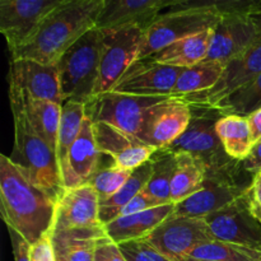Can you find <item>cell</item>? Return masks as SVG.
<instances>
[{
  "mask_svg": "<svg viewBox=\"0 0 261 261\" xmlns=\"http://www.w3.org/2000/svg\"><path fill=\"white\" fill-rule=\"evenodd\" d=\"M261 73V36L242 55L226 63L222 76L213 88L188 96L177 97L188 105L216 107L232 93L239 91Z\"/></svg>",
  "mask_w": 261,
  "mask_h": 261,
  "instance_id": "7c38bea8",
  "label": "cell"
},
{
  "mask_svg": "<svg viewBox=\"0 0 261 261\" xmlns=\"http://www.w3.org/2000/svg\"><path fill=\"white\" fill-rule=\"evenodd\" d=\"M185 261H217V260H196V259H191V257H186Z\"/></svg>",
  "mask_w": 261,
  "mask_h": 261,
  "instance_id": "7dc6e473",
  "label": "cell"
},
{
  "mask_svg": "<svg viewBox=\"0 0 261 261\" xmlns=\"http://www.w3.org/2000/svg\"><path fill=\"white\" fill-rule=\"evenodd\" d=\"M261 36V17L256 14H223L213 28L205 60L226 64L246 53Z\"/></svg>",
  "mask_w": 261,
  "mask_h": 261,
  "instance_id": "8fae6325",
  "label": "cell"
},
{
  "mask_svg": "<svg viewBox=\"0 0 261 261\" xmlns=\"http://www.w3.org/2000/svg\"><path fill=\"white\" fill-rule=\"evenodd\" d=\"M0 211L8 228L33 245L54 231L56 200L27 180L9 155H0Z\"/></svg>",
  "mask_w": 261,
  "mask_h": 261,
  "instance_id": "6da1fadb",
  "label": "cell"
},
{
  "mask_svg": "<svg viewBox=\"0 0 261 261\" xmlns=\"http://www.w3.org/2000/svg\"><path fill=\"white\" fill-rule=\"evenodd\" d=\"M191 121L177 140L162 150L172 154L189 153L205 168L206 176L236 178L242 162L229 158L217 133V122L223 115L216 107L189 105Z\"/></svg>",
  "mask_w": 261,
  "mask_h": 261,
  "instance_id": "277c9868",
  "label": "cell"
},
{
  "mask_svg": "<svg viewBox=\"0 0 261 261\" xmlns=\"http://www.w3.org/2000/svg\"><path fill=\"white\" fill-rule=\"evenodd\" d=\"M256 15H260L261 17V7H260V9H259V12H257V14Z\"/></svg>",
  "mask_w": 261,
  "mask_h": 261,
  "instance_id": "c3c4849f",
  "label": "cell"
},
{
  "mask_svg": "<svg viewBox=\"0 0 261 261\" xmlns=\"http://www.w3.org/2000/svg\"><path fill=\"white\" fill-rule=\"evenodd\" d=\"M150 161L153 162V172L143 193L160 205L171 204V182L176 168L175 154L158 149Z\"/></svg>",
  "mask_w": 261,
  "mask_h": 261,
  "instance_id": "f546056e",
  "label": "cell"
},
{
  "mask_svg": "<svg viewBox=\"0 0 261 261\" xmlns=\"http://www.w3.org/2000/svg\"><path fill=\"white\" fill-rule=\"evenodd\" d=\"M86 116V105L82 103V102L66 101L63 105L60 129H59L58 137V148H56V155H58L60 171L65 163L71 145L74 144L79 133H81Z\"/></svg>",
  "mask_w": 261,
  "mask_h": 261,
  "instance_id": "1f68e13d",
  "label": "cell"
},
{
  "mask_svg": "<svg viewBox=\"0 0 261 261\" xmlns=\"http://www.w3.org/2000/svg\"><path fill=\"white\" fill-rule=\"evenodd\" d=\"M102 5L103 0H64L10 59L56 65L82 36L96 27Z\"/></svg>",
  "mask_w": 261,
  "mask_h": 261,
  "instance_id": "7a4b0ae2",
  "label": "cell"
},
{
  "mask_svg": "<svg viewBox=\"0 0 261 261\" xmlns=\"http://www.w3.org/2000/svg\"><path fill=\"white\" fill-rule=\"evenodd\" d=\"M249 194H250V193H249ZM250 203H251V209H252V212H254L255 216H256L257 219H259V221L261 222V206L257 205V204H255L254 201L251 200V198H250Z\"/></svg>",
  "mask_w": 261,
  "mask_h": 261,
  "instance_id": "bcb514c9",
  "label": "cell"
},
{
  "mask_svg": "<svg viewBox=\"0 0 261 261\" xmlns=\"http://www.w3.org/2000/svg\"><path fill=\"white\" fill-rule=\"evenodd\" d=\"M212 36L213 28L188 36L153 54L149 58L166 65L190 68L205 60L211 47Z\"/></svg>",
  "mask_w": 261,
  "mask_h": 261,
  "instance_id": "cb8c5ba5",
  "label": "cell"
},
{
  "mask_svg": "<svg viewBox=\"0 0 261 261\" xmlns=\"http://www.w3.org/2000/svg\"><path fill=\"white\" fill-rule=\"evenodd\" d=\"M216 109L222 115H239L249 117L261 109V73L256 78L219 102Z\"/></svg>",
  "mask_w": 261,
  "mask_h": 261,
  "instance_id": "836d02e7",
  "label": "cell"
},
{
  "mask_svg": "<svg viewBox=\"0 0 261 261\" xmlns=\"http://www.w3.org/2000/svg\"><path fill=\"white\" fill-rule=\"evenodd\" d=\"M132 172L133 171L119 167L115 163L103 168L99 167L91 181V185L98 194L99 201H105L114 196L126 184Z\"/></svg>",
  "mask_w": 261,
  "mask_h": 261,
  "instance_id": "e575fe53",
  "label": "cell"
},
{
  "mask_svg": "<svg viewBox=\"0 0 261 261\" xmlns=\"http://www.w3.org/2000/svg\"><path fill=\"white\" fill-rule=\"evenodd\" d=\"M191 121V107L177 97H168L148 111L138 139L163 149L177 140Z\"/></svg>",
  "mask_w": 261,
  "mask_h": 261,
  "instance_id": "4fadbf2b",
  "label": "cell"
},
{
  "mask_svg": "<svg viewBox=\"0 0 261 261\" xmlns=\"http://www.w3.org/2000/svg\"><path fill=\"white\" fill-rule=\"evenodd\" d=\"M249 193L251 200L261 206V171L254 175L251 185L249 186Z\"/></svg>",
  "mask_w": 261,
  "mask_h": 261,
  "instance_id": "7bdbcfd3",
  "label": "cell"
},
{
  "mask_svg": "<svg viewBox=\"0 0 261 261\" xmlns=\"http://www.w3.org/2000/svg\"><path fill=\"white\" fill-rule=\"evenodd\" d=\"M10 109L14 119V144L10 161L30 182L58 203L65 189L56 152L33 130L19 105L10 103Z\"/></svg>",
  "mask_w": 261,
  "mask_h": 261,
  "instance_id": "3957f363",
  "label": "cell"
},
{
  "mask_svg": "<svg viewBox=\"0 0 261 261\" xmlns=\"http://www.w3.org/2000/svg\"><path fill=\"white\" fill-rule=\"evenodd\" d=\"M64 0H0V31L14 54Z\"/></svg>",
  "mask_w": 261,
  "mask_h": 261,
  "instance_id": "5bb4252c",
  "label": "cell"
},
{
  "mask_svg": "<svg viewBox=\"0 0 261 261\" xmlns=\"http://www.w3.org/2000/svg\"><path fill=\"white\" fill-rule=\"evenodd\" d=\"M101 150L97 147L93 121L86 116L78 138L71 145L65 163L61 167L64 189L88 185L99 170Z\"/></svg>",
  "mask_w": 261,
  "mask_h": 261,
  "instance_id": "ffe728a7",
  "label": "cell"
},
{
  "mask_svg": "<svg viewBox=\"0 0 261 261\" xmlns=\"http://www.w3.org/2000/svg\"><path fill=\"white\" fill-rule=\"evenodd\" d=\"M175 211V204H165L150 208L132 216L119 217L105 224V233L117 245L133 240L145 239L162 222L171 217Z\"/></svg>",
  "mask_w": 261,
  "mask_h": 261,
  "instance_id": "7402d4cb",
  "label": "cell"
},
{
  "mask_svg": "<svg viewBox=\"0 0 261 261\" xmlns=\"http://www.w3.org/2000/svg\"><path fill=\"white\" fill-rule=\"evenodd\" d=\"M103 227L99 221V198L91 184L65 189L56 203L54 231L97 228Z\"/></svg>",
  "mask_w": 261,
  "mask_h": 261,
  "instance_id": "e0dca14e",
  "label": "cell"
},
{
  "mask_svg": "<svg viewBox=\"0 0 261 261\" xmlns=\"http://www.w3.org/2000/svg\"><path fill=\"white\" fill-rule=\"evenodd\" d=\"M145 240L170 260L185 261L195 247L216 237L204 218L171 216Z\"/></svg>",
  "mask_w": 261,
  "mask_h": 261,
  "instance_id": "9c48e42d",
  "label": "cell"
},
{
  "mask_svg": "<svg viewBox=\"0 0 261 261\" xmlns=\"http://www.w3.org/2000/svg\"><path fill=\"white\" fill-rule=\"evenodd\" d=\"M188 257L217 261H261V251L241 245L214 240L199 245L189 254Z\"/></svg>",
  "mask_w": 261,
  "mask_h": 261,
  "instance_id": "d6a6232c",
  "label": "cell"
},
{
  "mask_svg": "<svg viewBox=\"0 0 261 261\" xmlns=\"http://www.w3.org/2000/svg\"><path fill=\"white\" fill-rule=\"evenodd\" d=\"M226 64L204 60L190 68H184L171 92V97H182L213 88L222 76Z\"/></svg>",
  "mask_w": 261,
  "mask_h": 261,
  "instance_id": "4316f807",
  "label": "cell"
},
{
  "mask_svg": "<svg viewBox=\"0 0 261 261\" xmlns=\"http://www.w3.org/2000/svg\"><path fill=\"white\" fill-rule=\"evenodd\" d=\"M242 168L252 175L261 171V142L254 144L249 157L242 162Z\"/></svg>",
  "mask_w": 261,
  "mask_h": 261,
  "instance_id": "ab89813d",
  "label": "cell"
},
{
  "mask_svg": "<svg viewBox=\"0 0 261 261\" xmlns=\"http://www.w3.org/2000/svg\"><path fill=\"white\" fill-rule=\"evenodd\" d=\"M160 204L157 203L155 200H153L152 198L145 195L144 193H139L135 198H133L121 211L119 212V217H125V216H132V214H137L140 213V212L148 211L150 208H154V206H158Z\"/></svg>",
  "mask_w": 261,
  "mask_h": 261,
  "instance_id": "74e56055",
  "label": "cell"
},
{
  "mask_svg": "<svg viewBox=\"0 0 261 261\" xmlns=\"http://www.w3.org/2000/svg\"><path fill=\"white\" fill-rule=\"evenodd\" d=\"M9 232L10 242L13 247V255H14V261H31L30 260V249L31 244H28L18 232L14 229L8 228Z\"/></svg>",
  "mask_w": 261,
  "mask_h": 261,
  "instance_id": "f35d334b",
  "label": "cell"
},
{
  "mask_svg": "<svg viewBox=\"0 0 261 261\" xmlns=\"http://www.w3.org/2000/svg\"><path fill=\"white\" fill-rule=\"evenodd\" d=\"M166 0H103L97 28L111 30L137 24L145 30L162 13Z\"/></svg>",
  "mask_w": 261,
  "mask_h": 261,
  "instance_id": "44dd1931",
  "label": "cell"
},
{
  "mask_svg": "<svg viewBox=\"0 0 261 261\" xmlns=\"http://www.w3.org/2000/svg\"><path fill=\"white\" fill-rule=\"evenodd\" d=\"M217 133L224 152L237 162H244L249 157L254 142L247 117L239 115H224L217 122Z\"/></svg>",
  "mask_w": 261,
  "mask_h": 261,
  "instance_id": "d4e9b609",
  "label": "cell"
},
{
  "mask_svg": "<svg viewBox=\"0 0 261 261\" xmlns=\"http://www.w3.org/2000/svg\"><path fill=\"white\" fill-rule=\"evenodd\" d=\"M119 247L127 261H172L155 250L145 239L122 242Z\"/></svg>",
  "mask_w": 261,
  "mask_h": 261,
  "instance_id": "d590c367",
  "label": "cell"
},
{
  "mask_svg": "<svg viewBox=\"0 0 261 261\" xmlns=\"http://www.w3.org/2000/svg\"><path fill=\"white\" fill-rule=\"evenodd\" d=\"M261 0H166L162 13L208 9L223 14H257Z\"/></svg>",
  "mask_w": 261,
  "mask_h": 261,
  "instance_id": "4dcf8cb0",
  "label": "cell"
},
{
  "mask_svg": "<svg viewBox=\"0 0 261 261\" xmlns=\"http://www.w3.org/2000/svg\"><path fill=\"white\" fill-rule=\"evenodd\" d=\"M53 241H54V240H53ZM54 246H55L56 261H68V260H66V255H65V251H64L63 247H61L59 244H56V242H54Z\"/></svg>",
  "mask_w": 261,
  "mask_h": 261,
  "instance_id": "f6af8a7d",
  "label": "cell"
},
{
  "mask_svg": "<svg viewBox=\"0 0 261 261\" xmlns=\"http://www.w3.org/2000/svg\"><path fill=\"white\" fill-rule=\"evenodd\" d=\"M93 132L102 154L110 155L115 165L125 170H137L150 161L158 150L106 122L93 121Z\"/></svg>",
  "mask_w": 261,
  "mask_h": 261,
  "instance_id": "d6986e66",
  "label": "cell"
},
{
  "mask_svg": "<svg viewBox=\"0 0 261 261\" xmlns=\"http://www.w3.org/2000/svg\"><path fill=\"white\" fill-rule=\"evenodd\" d=\"M99 55L101 30L94 27L61 56L56 66L65 102L76 101L84 105L91 102L98 82Z\"/></svg>",
  "mask_w": 261,
  "mask_h": 261,
  "instance_id": "5b68a950",
  "label": "cell"
},
{
  "mask_svg": "<svg viewBox=\"0 0 261 261\" xmlns=\"http://www.w3.org/2000/svg\"><path fill=\"white\" fill-rule=\"evenodd\" d=\"M9 101L24 110L33 130L56 152L63 105L45 99L27 98L13 89H9Z\"/></svg>",
  "mask_w": 261,
  "mask_h": 261,
  "instance_id": "603a6c76",
  "label": "cell"
},
{
  "mask_svg": "<svg viewBox=\"0 0 261 261\" xmlns=\"http://www.w3.org/2000/svg\"><path fill=\"white\" fill-rule=\"evenodd\" d=\"M102 245H103L105 255H106L107 261H127L126 257L122 255L119 245L112 241V240H110L107 234L102 240Z\"/></svg>",
  "mask_w": 261,
  "mask_h": 261,
  "instance_id": "60d3db41",
  "label": "cell"
},
{
  "mask_svg": "<svg viewBox=\"0 0 261 261\" xmlns=\"http://www.w3.org/2000/svg\"><path fill=\"white\" fill-rule=\"evenodd\" d=\"M249 189L237 184L236 178L206 176L203 186L190 198L175 204L172 216L205 218L236 200Z\"/></svg>",
  "mask_w": 261,
  "mask_h": 261,
  "instance_id": "ac0fdd59",
  "label": "cell"
},
{
  "mask_svg": "<svg viewBox=\"0 0 261 261\" xmlns=\"http://www.w3.org/2000/svg\"><path fill=\"white\" fill-rule=\"evenodd\" d=\"M168 97L171 96H135L110 91L93 97L86 105L87 116L92 121L106 122L125 134L138 138L148 111Z\"/></svg>",
  "mask_w": 261,
  "mask_h": 261,
  "instance_id": "ba28073f",
  "label": "cell"
},
{
  "mask_svg": "<svg viewBox=\"0 0 261 261\" xmlns=\"http://www.w3.org/2000/svg\"><path fill=\"white\" fill-rule=\"evenodd\" d=\"M31 261H56L55 246L53 241V232L45 234L36 244L31 245L30 249Z\"/></svg>",
  "mask_w": 261,
  "mask_h": 261,
  "instance_id": "8d00e7d4",
  "label": "cell"
},
{
  "mask_svg": "<svg viewBox=\"0 0 261 261\" xmlns=\"http://www.w3.org/2000/svg\"><path fill=\"white\" fill-rule=\"evenodd\" d=\"M105 236H106V234H105ZM105 236H102L101 239L98 240V242H97L96 256H94V261H107L106 260V255H105L103 245H102V240H103Z\"/></svg>",
  "mask_w": 261,
  "mask_h": 261,
  "instance_id": "ee69618b",
  "label": "cell"
},
{
  "mask_svg": "<svg viewBox=\"0 0 261 261\" xmlns=\"http://www.w3.org/2000/svg\"><path fill=\"white\" fill-rule=\"evenodd\" d=\"M204 219L218 241L261 251V222L251 209L249 189L226 208Z\"/></svg>",
  "mask_w": 261,
  "mask_h": 261,
  "instance_id": "30bf717a",
  "label": "cell"
},
{
  "mask_svg": "<svg viewBox=\"0 0 261 261\" xmlns=\"http://www.w3.org/2000/svg\"><path fill=\"white\" fill-rule=\"evenodd\" d=\"M103 227L53 232L54 242L64 249L68 261H94L97 242L105 236Z\"/></svg>",
  "mask_w": 261,
  "mask_h": 261,
  "instance_id": "f1b7e54d",
  "label": "cell"
},
{
  "mask_svg": "<svg viewBox=\"0 0 261 261\" xmlns=\"http://www.w3.org/2000/svg\"><path fill=\"white\" fill-rule=\"evenodd\" d=\"M9 89L23 97L45 99L64 105L60 78L56 65H47L28 59H10L8 73Z\"/></svg>",
  "mask_w": 261,
  "mask_h": 261,
  "instance_id": "9a60e30c",
  "label": "cell"
},
{
  "mask_svg": "<svg viewBox=\"0 0 261 261\" xmlns=\"http://www.w3.org/2000/svg\"><path fill=\"white\" fill-rule=\"evenodd\" d=\"M171 182V203L178 204L199 191L205 181L204 166L189 153H177Z\"/></svg>",
  "mask_w": 261,
  "mask_h": 261,
  "instance_id": "484cf974",
  "label": "cell"
},
{
  "mask_svg": "<svg viewBox=\"0 0 261 261\" xmlns=\"http://www.w3.org/2000/svg\"><path fill=\"white\" fill-rule=\"evenodd\" d=\"M152 172L153 162L148 161L147 163L133 171L126 184L114 196L105 201H99V221L103 226L116 219L119 212L133 198H135L138 194L144 190L150 176H152Z\"/></svg>",
  "mask_w": 261,
  "mask_h": 261,
  "instance_id": "83f0119b",
  "label": "cell"
},
{
  "mask_svg": "<svg viewBox=\"0 0 261 261\" xmlns=\"http://www.w3.org/2000/svg\"><path fill=\"white\" fill-rule=\"evenodd\" d=\"M250 124V129H251V137L254 144L261 142V109L255 111L254 114L250 115L247 117Z\"/></svg>",
  "mask_w": 261,
  "mask_h": 261,
  "instance_id": "b9f144b4",
  "label": "cell"
},
{
  "mask_svg": "<svg viewBox=\"0 0 261 261\" xmlns=\"http://www.w3.org/2000/svg\"><path fill=\"white\" fill-rule=\"evenodd\" d=\"M182 69L161 64L150 58L138 59L111 91L135 96H171Z\"/></svg>",
  "mask_w": 261,
  "mask_h": 261,
  "instance_id": "2e32d148",
  "label": "cell"
},
{
  "mask_svg": "<svg viewBox=\"0 0 261 261\" xmlns=\"http://www.w3.org/2000/svg\"><path fill=\"white\" fill-rule=\"evenodd\" d=\"M219 18V13L208 9L161 13L144 30L138 59H147L181 38L212 30Z\"/></svg>",
  "mask_w": 261,
  "mask_h": 261,
  "instance_id": "52a82bcc",
  "label": "cell"
},
{
  "mask_svg": "<svg viewBox=\"0 0 261 261\" xmlns=\"http://www.w3.org/2000/svg\"><path fill=\"white\" fill-rule=\"evenodd\" d=\"M144 28L137 24L101 30L99 73L94 97L114 88L125 71L139 58Z\"/></svg>",
  "mask_w": 261,
  "mask_h": 261,
  "instance_id": "8992f818",
  "label": "cell"
}]
</instances>
